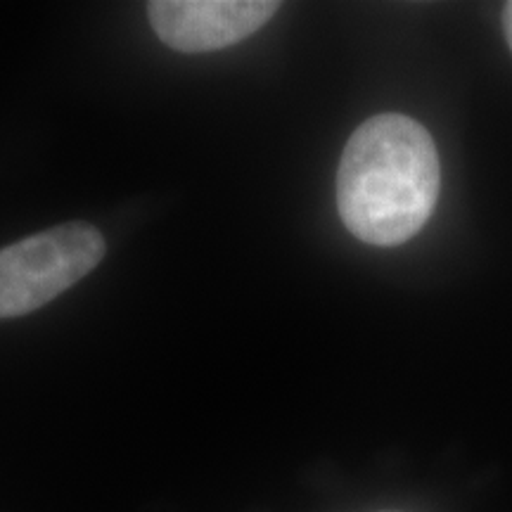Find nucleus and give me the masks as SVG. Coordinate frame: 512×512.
Masks as SVG:
<instances>
[{
  "mask_svg": "<svg viewBox=\"0 0 512 512\" xmlns=\"http://www.w3.org/2000/svg\"><path fill=\"white\" fill-rule=\"evenodd\" d=\"M503 29H505V38H508V46L512 50V3L505 5L503 10Z\"/></svg>",
  "mask_w": 512,
  "mask_h": 512,
  "instance_id": "20e7f679",
  "label": "nucleus"
},
{
  "mask_svg": "<svg viewBox=\"0 0 512 512\" xmlns=\"http://www.w3.org/2000/svg\"><path fill=\"white\" fill-rule=\"evenodd\" d=\"M271 0H155L152 29L178 53H211L252 36L278 12Z\"/></svg>",
  "mask_w": 512,
  "mask_h": 512,
  "instance_id": "7ed1b4c3",
  "label": "nucleus"
},
{
  "mask_svg": "<svg viewBox=\"0 0 512 512\" xmlns=\"http://www.w3.org/2000/svg\"><path fill=\"white\" fill-rule=\"evenodd\" d=\"M107 252L91 223L72 221L0 252V318L34 313L86 278Z\"/></svg>",
  "mask_w": 512,
  "mask_h": 512,
  "instance_id": "f03ea898",
  "label": "nucleus"
},
{
  "mask_svg": "<svg viewBox=\"0 0 512 512\" xmlns=\"http://www.w3.org/2000/svg\"><path fill=\"white\" fill-rule=\"evenodd\" d=\"M441 169L427 128L403 114H377L354 131L337 171V209L358 240L394 247L432 216Z\"/></svg>",
  "mask_w": 512,
  "mask_h": 512,
  "instance_id": "f257e3e1",
  "label": "nucleus"
}]
</instances>
